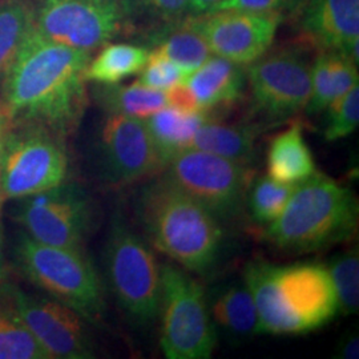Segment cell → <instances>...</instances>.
Listing matches in <instances>:
<instances>
[{
	"mask_svg": "<svg viewBox=\"0 0 359 359\" xmlns=\"http://www.w3.org/2000/svg\"><path fill=\"white\" fill-rule=\"evenodd\" d=\"M104 266L123 311L137 323L154 322L160 308L161 266L148 244L118 215L105 243Z\"/></svg>",
	"mask_w": 359,
	"mask_h": 359,
	"instance_id": "cell-6",
	"label": "cell"
},
{
	"mask_svg": "<svg viewBox=\"0 0 359 359\" xmlns=\"http://www.w3.org/2000/svg\"><path fill=\"white\" fill-rule=\"evenodd\" d=\"M92 53L44 38L31 28L3 75L1 102L13 123H35L65 139L87 104L86 68Z\"/></svg>",
	"mask_w": 359,
	"mask_h": 359,
	"instance_id": "cell-1",
	"label": "cell"
},
{
	"mask_svg": "<svg viewBox=\"0 0 359 359\" xmlns=\"http://www.w3.org/2000/svg\"><path fill=\"white\" fill-rule=\"evenodd\" d=\"M335 357L339 359L359 358V335L357 330L347 332L335 348Z\"/></svg>",
	"mask_w": 359,
	"mask_h": 359,
	"instance_id": "cell-35",
	"label": "cell"
},
{
	"mask_svg": "<svg viewBox=\"0 0 359 359\" xmlns=\"http://www.w3.org/2000/svg\"><path fill=\"white\" fill-rule=\"evenodd\" d=\"M92 96L108 115L130 116L142 120L167 107L165 92L148 88L137 80L129 86L95 84Z\"/></svg>",
	"mask_w": 359,
	"mask_h": 359,
	"instance_id": "cell-23",
	"label": "cell"
},
{
	"mask_svg": "<svg viewBox=\"0 0 359 359\" xmlns=\"http://www.w3.org/2000/svg\"><path fill=\"white\" fill-rule=\"evenodd\" d=\"M219 1L222 0H189L187 16H198L209 13Z\"/></svg>",
	"mask_w": 359,
	"mask_h": 359,
	"instance_id": "cell-37",
	"label": "cell"
},
{
	"mask_svg": "<svg viewBox=\"0 0 359 359\" xmlns=\"http://www.w3.org/2000/svg\"><path fill=\"white\" fill-rule=\"evenodd\" d=\"M164 177L192 196L219 221L237 217L246 201L249 170L231 160L198 149L173 156Z\"/></svg>",
	"mask_w": 359,
	"mask_h": 359,
	"instance_id": "cell-10",
	"label": "cell"
},
{
	"mask_svg": "<svg viewBox=\"0 0 359 359\" xmlns=\"http://www.w3.org/2000/svg\"><path fill=\"white\" fill-rule=\"evenodd\" d=\"M65 139L35 123H13L3 157V198L19 200L65 182Z\"/></svg>",
	"mask_w": 359,
	"mask_h": 359,
	"instance_id": "cell-9",
	"label": "cell"
},
{
	"mask_svg": "<svg viewBox=\"0 0 359 359\" xmlns=\"http://www.w3.org/2000/svg\"><path fill=\"white\" fill-rule=\"evenodd\" d=\"M208 118L206 112L203 111L187 114L168 105L145 118L147 128L164 168L173 156L191 148L197 129Z\"/></svg>",
	"mask_w": 359,
	"mask_h": 359,
	"instance_id": "cell-21",
	"label": "cell"
},
{
	"mask_svg": "<svg viewBox=\"0 0 359 359\" xmlns=\"http://www.w3.org/2000/svg\"><path fill=\"white\" fill-rule=\"evenodd\" d=\"M295 185L283 184L269 176L256 180L246 193V205L250 216L261 225H269L281 216Z\"/></svg>",
	"mask_w": 359,
	"mask_h": 359,
	"instance_id": "cell-28",
	"label": "cell"
},
{
	"mask_svg": "<svg viewBox=\"0 0 359 359\" xmlns=\"http://www.w3.org/2000/svg\"><path fill=\"white\" fill-rule=\"evenodd\" d=\"M13 262L29 283L86 321H103V286L83 249L41 244L22 231L13 245Z\"/></svg>",
	"mask_w": 359,
	"mask_h": 359,
	"instance_id": "cell-5",
	"label": "cell"
},
{
	"mask_svg": "<svg viewBox=\"0 0 359 359\" xmlns=\"http://www.w3.org/2000/svg\"><path fill=\"white\" fill-rule=\"evenodd\" d=\"M34 28L55 43L92 53L132 32L135 19L128 0H36Z\"/></svg>",
	"mask_w": 359,
	"mask_h": 359,
	"instance_id": "cell-8",
	"label": "cell"
},
{
	"mask_svg": "<svg viewBox=\"0 0 359 359\" xmlns=\"http://www.w3.org/2000/svg\"><path fill=\"white\" fill-rule=\"evenodd\" d=\"M0 359H50L15 310L6 285L0 289Z\"/></svg>",
	"mask_w": 359,
	"mask_h": 359,
	"instance_id": "cell-26",
	"label": "cell"
},
{
	"mask_svg": "<svg viewBox=\"0 0 359 359\" xmlns=\"http://www.w3.org/2000/svg\"><path fill=\"white\" fill-rule=\"evenodd\" d=\"M161 338L168 359H208L216 347V330L205 290L185 271L161 266Z\"/></svg>",
	"mask_w": 359,
	"mask_h": 359,
	"instance_id": "cell-7",
	"label": "cell"
},
{
	"mask_svg": "<svg viewBox=\"0 0 359 359\" xmlns=\"http://www.w3.org/2000/svg\"><path fill=\"white\" fill-rule=\"evenodd\" d=\"M325 139L337 142L351 135L359 124V86L353 87L327 108Z\"/></svg>",
	"mask_w": 359,
	"mask_h": 359,
	"instance_id": "cell-30",
	"label": "cell"
},
{
	"mask_svg": "<svg viewBox=\"0 0 359 359\" xmlns=\"http://www.w3.org/2000/svg\"><path fill=\"white\" fill-rule=\"evenodd\" d=\"M148 56L149 50L142 46L105 44L95 59L90 57L84 76L95 84H117L127 77L139 75Z\"/></svg>",
	"mask_w": 359,
	"mask_h": 359,
	"instance_id": "cell-24",
	"label": "cell"
},
{
	"mask_svg": "<svg viewBox=\"0 0 359 359\" xmlns=\"http://www.w3.org/2000/svg\"><path fill=\"white\" fill-rule=\"evenodd\" d=\"M32 26V0H0V76L13 63Z\"/></svg>",
	"mask_w": 359,
	"mask_h": 359,
	"instance_id": "cell-27",
	"label": "cell"
},
{
	"mask_svg": "<svg viewBox=\"0 0 359 359\" xmlns=\"http://www.w3.org/2000/svg\"><path fill=\"white\" fill-rule=\"evenodd\" d=\"M148 43L179 65L188 76L212 56L205 39L188 16L176 23L149 29Z\"/></svg>",
	"mask_w": 359,
	"mask_h": 359,
	"instance_id": "cell-20",
	"label": "cell"
},
{
	"mask_svg": "<svg viewBox=\"0 0 359 359\" xmlns=\"http://www.w3.org/2000/svg\"><path fill=\"white\" fill-rule=\"evenodd\" d=\"M329 274L338 299V311L344 316L357 314L359 309L358 249L341 252L330 259Z\"/></svg>",
	"mask_w": 359,
	"mask_h": 359,
	"instance_id": "cell-29",
	"label": "cell"
},
{
	"mask_svg": "<svg viewBox=\"0 0 359 359\" xmlns=\"http://www.w3.org/2000/svg\"><path fill=\"white\" fill-rule=\"evenodd\" d=\"M6 290L19 317L50 359L95 357L87 321L74 309L52 297L28 294L10 285H6Z\"/></svg>",
	"mask_w": 359,
	"mask_h": 359,
	"instance_id": "cell-14",
	"label": "cell"
},
{
	"mask_svg": "<svg viewBox=\"0 0 359 359\" xmlns=\"http://www.w3.org/2000/svg\"><path fill=\"white\" fill-rule=\"evenodd\" d=\"M268 176L283 184L297 185L317 172L299 123L273 137L268 149Z\"/></svg>",
	"mask_w": 359,
	"mask_h": 359,
	"instance_id": "cell-19",
	"label": "cell"
},
{
	"mask_svg": "<svg viewBox=\"0 0 359 359\" xmlns=\"http://www.w3.org/2000/svg\"><path fill=\"white\" fill-rule=\"evenodd\" d=\"M13 218L41 244L83 249L93 221L88 194L74 184H60L19 198Z\"/></svg>",
	"mask_w": 359,
	"mask_h": 359,
	"instance_id": "cell-11",
	"label": "cell"
},
{
	"mask_svg": "<svg viewBox=\"0 0 359 359\" xmlns=\"http://www.w3.org/2000/svg\"><path fill=\"white\" fill-rule=\"evenodd\" d=\"M209 311L218 326L228 333L241 337L259 334L256 304L246 285L228 287L215 299Z\"/></svg>",
	"mask_w": 359,
	"mask_h": 359,
	"instance_id": "cell-25",
	"label": "cell"
},
{
	"mask_svg": "<svg viewBox=\"0 0 359 359\" xmlns=\"http://www.w3.org/2000/svg\"><path fill=\"white\" fill-rule=\"evenodd\" d=\"M308 0H222L215 6L209 13L213 11H252V13H285L287 10L294 11Z\"/></svg>",
	"mask_w": 359,
	"mask_h": 359,
	"instance_id": "cell-33",
	"label": "cell"
},
{
	"mask_svg": "<svg viewBox=\"0 0 359 359\" xmlns=\"http://www.w3.org/2000/svg\"><path fill=\"white\" fill-rule=\"evenodd\" d=\"M184 83L192 90L200 111L208 112L229 107L243 97L246 72L243 65L219 56H210Z\"/></svg>",
	"mask_w": 359,
	"mask_h": 359,
	"instance_id": "cell-17",
	"label": "cell"
},
{
	"mask_svg": "<svg viewBox=\"0 0 359 359\" xmlns=\"http://www.w3.org/2000/svg\"><path fill=\"white\" fill-rule=\"evenodd\" d=\"M257 128L250 126H228L205 120L197 129L191 148L248 165L255 158Z\"/></svg>",
	"mask_w": 359,
	"mask_h": 359,
	"instance_id": "cell-22",
	"label": "cell"
},
{
	"mask_svg": "<svg viewBox=\"0 0 359 359\" xmlns=\"http://www.w3.org/2000/svg\"><path fill=\"white\" fill-rule=\"evenodd\" d=\"M358 200L353 191L321 172L295 185L281 216L264 237L278 249L310 253L346 243L358 229Z\"/></svg>",
	"mask_w": 359,
	"mask_h": 359,
	"instance_id": "cell-4",
	"label": "cell"
},
{
	"mask_svg": "<svg viewBox=\"0 0 359 359\" xmlns=\"http://www.w3.org/2000/svg\"><path fill=\"white\" fill-rule=\"evenodd\" d=\"M11 127V118L10 116L6 114L0 117V208L6 203L3 198V191H1V179H3V157H4V148H6V142L7 136Z\"/></svg>",
	"mask_w": 359,
	"mask_h": 359,
	"instance_id": "cell-36",
	"label": "cell"
},
{
	"mask_svg": "<svg viewBox=\"0 0 359 359\" xmlns=\"http://www.w3.org/2000/svg\"><path fill=\"white\" fill-rule=\"evenodd\" d=\"M165 97H167L168 107H172L175 109H179L181 112H187V114L200 112L197 100L191 88L185 83H180L175 87L165 90Z\"/></svg>",
	"mask_w": 359,
	"mask_h": 359,
	"instance_id": "cell-34",
	"label": "cell"
},
{
	"mask_svg": "<svg viewBox=\"0 0 359 359\" xmlns=\"http://www.w3.org/2000/svg\"><path fill=\"white\" fill-rule=\"evenodd\" d=\"M245 285L256 304L259 334L310 333L338 313L332 277L321 264L253 262L245 270Z\"/></svg>",
	"mask_w": 359,
	"mask_h": 359,
	"instance_id": "cell-2",
	"label": "cell"
},
{
	"mask_svg": "<svg viewBox=\"0 0 359 359\" xmlns=\"http://www.w3.org/2000/svg\"><path fill=\"white\" fill-rule=\"evenodd\" d=\"M302 34L318 51H335L359 63V0H308Z\"/></svg>",
	"mask_w": 359,
	"mask_h": 359,
	"instance_id": "cell-16",
	"label": "cell"
},
{
	"mask_svg": "<svg viewBox=\"0 0 359 359\" xmlns=\"http://www.w3.org/2000/svg\"><path fill=\"white\" fill-rule=\"evenodd\" d=\"M136 210L160 253L198 274L215 265L224 238L219 219L164 176L142 187Z\"/></svg>",
	"mask_w": 359,
	"mask_h": 359,
	"instance_id": "cell-3",
	"label": "cell"
},
{
	"mask_svg": "<svg viewBox=\"0 0 359 359\" xmlns=\"http://www.w3.org/2000/svg\"><path fill=\"white\" fill-rule=\"evenodd\" d=\"M6 114V107H4V104L1 102V97H0V117Z\"/></svg>",
	"mask_w": 359,
	"mask_h": 359,
	"instance_id": "cell-39",
	"label": "cell"
},
{
	"mask_svg": "<svg viewBox=\"0 0 359 359\" xmlns=\"http://www.w3.org/2000/svg\"><path fill=\"white\" fill-rule=\"evenodd\" d=\"M188 75L179 65L169 60L161 52L152 50L139 74L137 81L148 88L165 92L176 84L184 83Z\"/></svg>",
	"mask_w": 359,
	"mask_h": 359,
	"instance_id": "cell-32",
	"label": "cell"
},
{
	"mask_svg": "<svg viewBox=\"0 0 359 359\" xmlns=\"http://www.w3.org/2000/svg\"><path fill=\"white\" fill-rule=\"evenodd\" d=\"M135 25L145 20L149 29L182 20L188 15L189 0H128Z\"/></svg>",
	"mask_w": 359,
	"mask_h": 359,
	"instance_id": "cell-31",
	"label": "cell"
},
{
	"mask_svg": "<svg viewBox=\"0 0 359 359\" xmlns=\"http://www.w3.org/2000/svg\"><path fill=\"white\" fill-rule=\"evenodd\" d=\"M100 179L112 187L137 182L164 169L145 120L108 115L96 145Z\"/></svg>",
	"mask_w": 359,
	"mask_h": 359,
	"instance_id": "cell-13",
	"label": "cell"
},
{
	"mask_svg": "<svg viewBox=\"0 0 359 359\" xmlns=\"http://www.w3.org/2000/svg\"><path fill=\"white\" fill-rule=\"evenodd\" d=\"M358 65L335 51H318L311 65V92L305 111L317 115L358 86Z\"/></svg>",
	"mask_w": 359,
	"mask_h": 359,
	"instance_id": "cell-18",
	"label": "cell"
},
{
	"mask_svg": "<svg viewBox=\"0 0 359 359\" xmlns=\"http://www.w3.org/2000/svg\"><path fill=\"white\" fill-rule=\"evenodd\" d=\"M245 72L255 111L269 121L305 111L311 92V65L302 52L286 48L265 53Z\"/></svg>",
	"mask_w": 359,
	"mask_h": 359,
	"instance_id": "cell-12",
	"label": "cell"
},
{
	"mask_svg": "<svg viewBox=\"0 0 359 359\" xmlns=\"http://www.w3.org/2000/svg\"><path fill=\"white\" fill-rule=\"evenodd\" d=\"M188 18L212 53L248 67L269 51L283 13L225 10Z\"/></svg>",
	"mask_w": 359,
	"mask_h": 359,
	"instance_id": "cell-15",
	"label": "cell"
},
{
	"mask_svg": "<svg viewBox=\"0 0 359 359\" xmlns=\"http://www.w3.org/2000/svg\"><path fill=\"white\" fill-rule=\"evenodd\" d=\"M4 229L0 221V289L4 286V280H6V270H4Z\"/></svg>",
	"mask_w": 359,
	"mask_h": 359,
	"instance_id": "cell-38",
	"label": "cell"
}]
</instances>
